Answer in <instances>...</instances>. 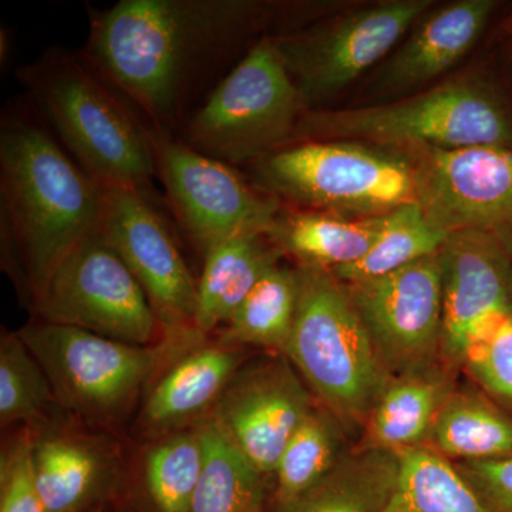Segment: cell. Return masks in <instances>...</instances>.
<instances>
[{"instance_id":"cell-1","label":"cell","mask_w":512,"mask_h":512,"mask_svg":"<svg viewBox=\"0 0 512 512\" xmlns=\"http://www.w3.org/2000/svg\"><path fill=\"white\" fill-rule=\"evenodd\" d=\"M305 3L120 0L89 8L83 55L150 130L180 136L194 104L262 37L302 28Z\"/></svg>"},{"instance_id":"cell-2","label":"cell","mask_w":512,"mask_h":512,"mask_svg":"<svg viewBox=\"0 0 512 512\" xmlns=\"http://www.w3.org/2000/svg\"><path fill=\"white\" fill-rule=\"evenodd\" d=\"M103 200L29 100L3 110L0 255L30 312L57 266L99 227Z\"/></svg>"},{"instance_id":"cell-3","label":"cell","mask_w":512,"mask_h":512,"mask_svg":"<svg viewBox=\"0 0 512 512\" xmlns=\"http://www.w3.org/2000/svg\"><path fill=\"white\" fill-rule=\"evenodd\" d=\"M26 97L64 150L103 190L160 204L150 128L83 52L52 47L16 69Z\"/></svg>"},{"instance_id":"cell-4","label":"cell","mask_w":512,"mask_h":512,"mask_svg":"<svg viewBox=\"0 0 512 512\" xmlns=\"http://www.w3.org/2000/svg\"><path fill=\"white\" fill-rule=\"evenodd\" d=\"M353 140L410 148H512V114L484 77H456L412 97L356 109L306 111L292 144Z\"/></svg>"},{"instance_id":"cell-5","label":"cell","mask_w":512,"mask_h":512,"mask_svg":"<svg viewBox=\"0 0 512 512\" xmlns=\"http://www.w3.org/2000/svg\"><path fill=\"white\" fill-rule=\"evenodd\" d=\"M299 301L282 355L343 427L366 426L393 376L329 269L296 265Z\"/></svg>"},{"instance_id":"cell-6","label":"cell","mask_w":512,"mask_h":512,"mask_svg":"<svg viewBox=\"0 0 512 512\" xmlns=\"http://www.w3.org/2000/svg\"><path fill=\"white\" fill-rule=\"evenodd\" d=\"M18 335L45 370L60 409L103 430L120 426L165 367L205 340L164 336L156 345H130L39 319Z\"/></svg>"},{"instance_id":"cell-7","label":"cell","mask_w":512,"mask_h":512,"mask_svg":"<svg viewBox=\"0 0 512 512\" xmlns=\"http://www.w3.org/2000/svg\"><path fill=\"white\" fill-rule=\"evenodd\" d=\"M249 167L252 184L286 207L370 218L416 202L412 158L396 148L353 140L305 141Z\"/></svg>"},{"instance_id":"cell-8","label":"cell","mask_w":512,"mask_h":512,"mask_svg":"<svg viewBox=\"0 0 512 512\" xmlns=\"http://www.w3.org/2000/svg\"><path fill=\"white\" fill-rule=\"evenodd\" d=\"M275 37L255 43L198 104L178 136L188 146L234 168L292 146L308 109Z\"/></svg>"},{"instance_id":"cell-9","label":"cell","mask_w":512,"mask_h":512,"mask_svg":"<svg viewBox=\"0 0 512 512\" xmlns=\"http://www.w3.org/2000/svg\"><path fill=\"white\" fill-rule=\"evenodd\" d=\"M433 5V0H382L276 36L306 109L322 110L389 56Z\"/></svg>"},{"instance_id":"cell-10","label":"cell","mask_w":512,"mask_h":512,"mask_svg":"<svg viewBox=\"0 0 512 512\" xmlns=\"http://www.w3.org/2000/svg\"><path fill=\"white\" fill-rule=\"evenodd\" d=\"M32 313L130 345L164 339L146 293L99 227L57 266Z\"/></svg>"},{"instance_id":"cell-11","label":"cell","mask_w":512,"mask_h":512,"mask_svg":"<svg viewBox=\"0 0 512 512\" xmlns=\"http://www.w3.org/2000/svg\"><path fill=\"white\" fill-rule=\"evenodd\" d=\"M157 178L175 220L202 256L244 232H271L281 201L237 168L198 153L178 136L150 130Z\"/></svg>"},{"instance_id":"cell-12","label":"cell","mask_w":512,"mask_h":512,"mask_svg":"<svg viewBox=\"0 0 512 512\" xmlns=\"http://www.w3.org/2000/svg\"><path fill=\"white\" fill-rule=\"evenodd\" d=\"M345 286L390 375H412L443 365L440 252L379 278Z\"/></svg>"},{"instance_id":"cell-13","label":"cell","mask_w":512,"mask_h":512,"mask_svg":"<svg viewBox=\"0 0 512 512\" xmlns=\"http://www.w3.org/2000/svg\"><path fill=\"white\" fill-rule=\"evenodd\" d=\"M99 231L136 276L165 338H205L197 329L198 281L158 205L131 190H104Z\"/></svg>"},{"instance_id":"cell-14","label":"cell","mask_w":512,"mask_h":512,"mask_svg":"<svg viewBox=\"0 0 512 512\" xmlns=\"http://www.w3.org/2000/svg\"><path fill=\"white\" fill-rule=\"evenodd\" d=\"M416 204L446 235L512 227V148H410Z\"/></svg>"},{"instance_id":"cell-15","label":"cell","mask_w":512,"mask_h":512,"mask_svg":"<svg viewBox=\"0 0 512 512\" xmlns=\"http://www.w3.org/2000/svg\"><path fill=\"white\" fill-rule=\"evenodd\" d=\"M313 407L309 387L288 357H269L238 370L208 420L268 477Z\"/></svg>"},{"instance_id":"cell-16","label":"cell","mask_w":512,"mask_h":512,"mask_svg":"<svg viewBox=\"0 0 512 512\" xmlns=\"http://www.w3.org/2000/svg\"><path fill=\"white\" fill-rule=\"evenodd\" d=\"M63 410L29 427L37 487L47 512H89L119 497L127 461L119 441Z\"/></svg>"},{"instance_id":"cell-17","label":"cell","mask_w":512,"mask_h":512,"mask_svg":"<svg viewBox=\"0 0 512 512\" xmlns=\"http://www.w3.org/2000/svg\"><path fill=\"white\" fill-rule=\"evenodd\" d=\"M440 258L441 360L451 370L463 367L468 350L498 319L512 311V265L500 238L491 232L448 235Z\"/></svg>"},{"instance_id":"cell-18","label":"cell","mask_w":512,"mask_h":512,"mask_svg":"<svg viewBox=\"0 0 512 512\" xmlns=\"http://www.w3.org/2000/svg\"><path fill=\"white\" fill-rule=\"evenodd\" d=\"M241 349L205 339L178 356L148 390L138 431L151 441L210 419L222 393L244 366Z\"/></svg>"},{"instance_id":"cell-19","label":"cell","mask_w":512,"mask_h":512,"mask_svg":"<svg viewBox=\"0 0 512 512\" xmlns=\"http://www.w3.org/2000/svg\"><path fill=\"white\" fill-rule=\"evenodd\" d=\"M500 3L457 0L431 8L377 77V92L399 94L439 79L473 49Z\"/></svg>"},{"instance_id":"cell-20","label":"cell","mask_w":512,"mask_h":512,"mask_svg":"<svg viewBox=\"0 0 512 512\" xmlns=\"http://www.w3.org/2000/svg\"><path fill=\"white\" fill-rule=\"evenodd\" d=\"M282 256L269 232H244L211 248L198 279V332L208 338L220 329Z\"/></svg>"},{"instance_id":"cell-21","label":"cell","mask_w":512,"mask_h":512,"mask_svg":"<svg viewBox=\"0 0 512 512\" xmlns=\"http://www.w3.org/2000/svg\"><path fill=\"white\" fill-rule=\"evenodd\" d=\"M383 217L349 218L284 205L269 235L282 255L291 256L296 264L336 271L356 264L370 251Z\"/></svg>"},{"instance_id":"cell-22","label":"cell","mask_w":512,"mask_h":512,"mask_svg":"<svg viewBox=\"0 0 512 512\" xmlns=\"http://www.w3.org/2000/svg\"><path fill=\"white\" fill-rule=\"evenodd\" d=\"M450 373L441 365L393 377L367 420L359 448L400 453L423 447L440 407L453 392Z\"/></svg>"},{"instance_id":"cell-23","label":"cell","mask_w":512,"mask_h":512,"mask_svg":"<svg viewBox=\"0 0 512 512\" xmlns=\"http://www.w3.org/2000/svg\"><path fill=\"white\" fill-rule=\"evenodd\" d=\"M399 474L397 453L357 448L343 454L328 476L276 512H379Z\"/></svg>"},{"instance_id":"cell-24","label":"cell","mask_w":512,"mask_h":512,"mask_svg":"<svg viewBox=\"0 0 512 512\" xmlns=\"http://www.w3.org/2000/svg\"><path fill=\"white\" fill-rule=\"evenodd\" d=\"M423 447L454 463L510 457L512 419L481 394L453 390Z\"/></svg>"},{"instance_id":"cell-25","label":"cell","mask_w":512,"mask_h":512,"mask_svg":"<svg viewBox=\"0 0 512 512\" xmlns=\"http://www.w3.org/2000/svg\"><path fill=\"white\" fill-rule=\"evenodd\" d=\"M298 301V269L279 262L262 276L237 311L218 329V340L239 348L261 346L284 353Z\"/></svg>"},{"instance_id":"cell-26","label":"cell","mask_w":512,"mask_h":512,"mask_svg":"<svg viewBox=\"0 0 512 512\" xmlns=\"http://www.w3.org/2000/svg\"><path fill=\"white\" fill-rule=\"evenodd\" d=\"M399 474L379 512H490L454 463L426 447L397 453Z\"/></svg>"},{"instance_id":"cell-27","label":"cell","mask_w":512,"mask_h":512,"mask_svg":"<svg viewBox=\"0 0 512 512\" xmlns=\"http://www.w3.org/2000/svg\"><path fill=\"white\" fill-rule=\"evenodd\" d=\"M204 431V467L190 512H264L265 476L217 430Z\"/></svg>"},{"instance_id":"cell-28","label":"cell","mask_w":512,"mask_h":512,"mask_svg":"<svg viewBox=\"0 0 512 512\" xmlns=\"http://www.w3.org/2000/svg\"><path fill=\"white\" fill-rule=\"evenodd\" d=\"M202 467V423L151 440L141 457L140 473L157 512H190Z\"/></svg>"},{"instance_id":"cell-29","label":"cell","mask_w":512,"mask_h":512,"mask_svg":"<svg viewBox=\"0 0 512 512\" xmlns=\"http://www.w3.org/2000/svg\"><path fill=\"white\" fill-rule=\"evenodd\" d=\"M448 235L427 221L416 202L387 212L375 244L359 262L332 271L343 284L379 278L439 254Z\"/></svg>"},{"instance_id":"cell-30","label":"cell","mask_w":512,"mask_h":512,"mask_svg":"<svg viewBox=\"0 0 512 512\" xmlns=\"http://www.w3.org/2000/svg\"><path fill=\"white\" fill-rule=\"evenodd\" d=\"M342 424L323 406H315L286 444L274 473L275 503L281 507L311 490L343 454Z\"/></svg>"},{"instance_id":"cell-31","label":"cell","mask_w":512,"mask_h":512,"mask_svg":"<svg viewBox=\"0 0 512 512\" xmlns=\"http://www.w3.org/2000/svg\"><path fill=\"white\" fill-rule=\"evenodd\" d=\"M52 384L18 332L0 339V426L32 427L60 412Z\"/></svg>"},{"instance_id":"cell-32","label":"cell","mask_w":512,"mask_h":512,"mask_svg":"<svg viewBox=\"0 0 512 512\" xmlns=\"http://www.w3.org/2000/svg\"><path fill=\"white\" fill-rule=\"evenodd\" d=\"M463 367L484 392L512 410V311L468 350Z\"/></svg>"},{"instance_id":"cell-33","label":"cell","mask_w":512,"mask_h":512,"mask_svg":"<svg viewBox=\"0 0 512 512\" xmlns=\"http://www.w3.org/2000/svg\"><path fill=\"white\" fill-rule=\"evenodd\" d=\"M0 512H47L33 467L29 427L3 443L0 453Z\"/></svg>"},{"instance_id":"cell-34","label":"cell","mask_w":512,"mask_h":512,"mask_svg":"<svg viewBox=\"0 0 512 512\" xmlns=\"http://www.w3.org/2000/svg\"><path fill=\"white\" fill-rule=\"evenodd\" d=\"M490 512H512V456L454 463Z\"/></svg>"},{"instance_id":"cell-35","label":"cell","mask_w":512,"mask_h":512,"mask_svg":"<svg viewBox=\"0 0 512 512\" xmlns=\"http://www.w3.org/2000/svg\"><path fill=\"white\" fill-rule=\"evenodd\" d=\"M495 235L500 238L501 244L504 245L505 251H507L508 256H510L512 265V227L504 229V231L498 232V234Z\"/></svg>"},{"instance_id":"cell-36","label":"cell","mask_w":512,"mask_h":512,"mask_svg":"<svg viewBox=\"0 0 512 512\" xmlns=\"http://www.w3.org/2000/svg\"><path fill=\"white\" fill-rule=\"evenodd\" d=\"M498 32L505 37H511L512 39V9L511 12L508 13L507 18L501 22V25L498 26Z\"/></svg>"},{"instance_id":"cell-37","label":"cell","mask_w":512,"mask_h":512,"mask_svg":"<svg viewBox=\"0 0 512 512\" xmlns=\"http://www.w3.org/2000/svg\"><path fill=\"white\" fill-rule=\"evenodd\" d=\"M111 503H113V501H111ZM109 504H104V505H101V507L99 508V511L97 512H127L126 510H107V508H109Z\"/></svg>"}]
</instances>
